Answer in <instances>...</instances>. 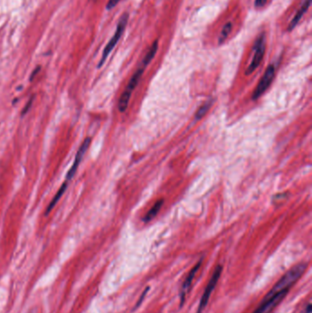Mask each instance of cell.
Masks as SVG:
<instances>
[{"instance_id": "cell-1", "label": "cell", "mask_w": 312, "mask_h": 313, "mask_svg": "<svg viewBox=\"0 0 312 313\" xmlns=\"http://www.w3.org/2000/svg\"><path fill=\"white\" fill-rule=\"evenodd\" d=\"M128 19H129V15H128L127 13H124V14L122 15L121 18L119 19L115 34L113 35L111 40L106 44V47H105L104 51H103V54H102L100 62H99V64H98V66H97L98 69H100L101 67L105 64L106 60L108 58V56L110 55V53L113 52V50L115 49L118 42L120 41V39H121L122 36H123V34H124V32H125V30H126V28H127Z\"/></svg>"}, {"instance_id": "cell-2", "label": "cell", "mask_w": 312, "mask_h": 313, "mask_svg": "<svg viewBox=\"0 0 312 313\" xmlns=\"http://www.w3.org/2000/svg\"><path fill=\"white\" fill-rule=\"evenodd\" d=\"M287 292L288 290L278 291L275 287H272V289L263 298L262 302L260 303L258 308L253 313H269L284 299Z\"/></svg>"}, {"instance_id": "cell-3", "label": "cell", "mask_w": 312, "mask_h": 313, "mask_svg": "<svg viewBox=\"0 0 312 313\" xmlns=\"http://www.w3.org/2000/svg\"><path fill=\"white\" fill-rule=\"evenodd\" d=\"M265 47H266V38L264 33H261L258 35L257 39L254 43V55L251 63L249 64L247 69L245 71V75H252L255 70L259 67L260 64L262 63L265 53Z\"/></svg>"}, {"instance_id": "cell-4", "label": "cell", "mask_w": 312, "mask_h": 313, "mask_svg": "<svg viewBox=\"0 0 312 313\" xmlns=\"http://www.w3.org/2000/svg\"><path fill=\"white\" fill-rule=\"evenodd\" d=\"M222 271V265H218L216 268H215V270L213 272V274H212V277H211V279H210V281H209L208 285H207L205 290H204L203 294H202V296H201V300H200V304H199V307L197 308V311H196V313L202 312V311H203V309H204L205 307H206L207 304L209 302L210 297H211V295H212V291L214 290V288L216 287L217 283L219 281V278H220V276H221Z\"/></svg>"}, {"instance_id": "cell-5", "label": "cell", "mask_w": 312, "mask_h": 313, "mask_svg": "<svg viewBox=\"0 0 312 313\" xmlns=\"http://www.w3.org/2000/svg\"><path fill=\"white\" fill-rule=\"evenodd\" d=\"M275 68L274 64H271L266 68L264 75L260 79L258 85L256 86L254 93H253V96H252L253 100H257L260 96H262L264 92L266 91V89L269 87L271 83L274 80V77H275Z\"/></svg>"}, {"instance_id": "cell-6", "label": "cell", "mask_w": 312, "mask_h": 313, "mask_svg": "<svg viewBox=\"0 0 312 313\" xmlns=\"http://www.w3.org/2000/svg\"><path fill=\"white\" fill-rule=\"evenodd\" d=\"M90 144L91 138H85V141L81 145V147H80L78 151H77V153H76L75 159H74V164H73L72 168H71L69 171H68V173H67V175H66V180H65V181L70 182V181H72L73 177L75 175V173H76V171H77V169H78V167H79L82 159H83L84 156H85V153H86L87 149H89Z\"/></svg>"}, {"instance_id": "cell-7", "label": "cell", "mask_w": 312, "mask_h": 313, "mask_svg": "<svg viewBox=\"0 0 312 313\" xmlns=\"http://www.w3.org/2000/svg\"><path fill=\"white\" fill-rule=\"evenodd\" d=\"M201 260L199 261V262H198V263H197V264H196V265H194L192 268H191V270L189 272L188 276L186 277L185 281L183 282V285H182V287H181V289H180V307H182V306H183V304L185 302L186 296H187L188 292H189L190 288H191L192 280H193V278L195 277L196 273L198 272V270H199V268H200V266H201Z\"/></svg>"}, {"instance_id": "cell-8", "label": "cell", "mask_w": 312, "mask_h": 313, "mask_svg": "<svg viewBox=\"0 0 312 313\" xmlns=\"http://www.w3.org/2000/svg\"><path fill=\"white\" fill-rule=\"evenodd\" d=\"M311 5V0H304L302 3L299 10L296 11L295 16L293 17V19L289 22L288 26H287V32H290L297 26V24L301 21L302 18L304 16V14L308 11L309 7Z\"/></svg>"}, {"instance_id": "cell-9", "label": "cell", "mask_w": 312, "mask_h": 313, "mask_svg": "<svg viewBox=\"0 0 312 313\" xmlns=\"http://www.w3.org/2000/svg\"><path fill=\"white\" fill-rule=\"evenodd\" d=\"M68 184H69V182L64 181V184L61 186L60 190L57 191L56 195L54 196V198L53 199V201L51 202L50 205H49L48 208H47V210H46V212H45V215H46V216L48 215L50 212H52V210H53V208L55 207V205L58 203L59 201H60V199L63 197L64 192H65V191H66V190H67V188H68Z\"/></svg>"}, {"instance_id": "cell-10", "label": "cell", "mask_w": 312, "mask_h": 313, "mask_svg": "<svg viewBox=\"0 0 312 313\" xmlns=\"http://www.w3.org/2000/svg\"><path fill=\"white\" fill-rule=\"evenodd\" d=\"M163 203H164V200H163V199H160L158 202H156V203L154 204L153 207L151 208V209L148 211V213L146 214V216L144 217V222H145V223H148L149 221L153 220L154 218L156 217L157 214L159 213L160 209H161L162 205H163Z\"/></svg>"}, {"instance_id": "cell-11", "label": "cell", "mask_w": 312, "mask_h": 313, "mask_svg": "<svg viewBox=\"0 0 312 313\" xmlns=\"http://www.w3.org/2000/svg\"><path fill=\"white\" fill-rule=\"evenodd\" d=\"M233 29V24L232 22H227L224 26L222 27V31L220 32V36L218 38V43L222 44L226 40L228 36L230 35V33L232 32Z\"/></svg>"}, {"instance_id": "cell-12", "label": "cell", "mask_w": 312, "mask_h": 313, "mask_svg": "<svg viewBox=\"0 0 312 313\" xmlns=\"http://www.w3.org/2000/svg\"><path fill=\"white\" fill-rule=\"evenodd\" d=\"M212 106V101H207L202 105V106L198 109V111L196 112L195 119L196 120H200L201 118L204 117L207 114V112L209 111V109L211 108Z\"/></svg>"}, {"instance_id": "cell-13", "label": "cell", "mask_w": 312, "mask_h": 313, "mask_svg": "<svg viewBox=\"0 0 312 313\" xmlns=\"http://www.w3.org/2000/svg\"><path fill=\"white\" fill-rule=\"evenodd\" d=\"M120 1H121V0H109V1L107 2V4H106V10H107V11H111L113 9H115Z\"/></svg>"}, {"instance_id": "cell-14", "label": "cell", "mask_w": 312, "mask_h": 313, "mask_svg": "<svg viewBox=\"0 0 312 313\" xmlns=\"http://www.w3.org/2000/svg\"><path fill=\"white\" fill-rule=\"evenodd\" d=\"M32 102H33V97H32V98H31V99L29 100V102L27 103L26 106H25V107H24V109L22 110V116H25L27 113H28V111L30 110V108L32 107Z\"/></svg>"}, {"instance_id": "cell-15", "label": "cell", "mask_w": 312, "mask_h": 313, "mask_svg": "<svg viewBox=\"0 0 312 313\" xmlns=\"http://www.w3.org/2000/svg\"><path fill=\"white\" fill-rule=\"evenodd\" d=\"M148 289H149V287H147L146 288V290L142 293V295H141V297H139V300H138V303L136 304V306H135V308H138L139 306H140V304L142 303L143 301L144 298L146 297V295H147V292H148Z\"/></svg>"}, {"instance_id": "cell-16", "label": "cell", "mask_w": 312, "mask_h": 313, "mask_svg": "<svg viewBox=\"0 0 312 313\" xmlns=\"http://www.w3.org/2000/svg\"><path fill=\"white\" fill-rule=\"evenodd\" d=\"M267 0H255L254 1V7L256 9H260V8H263L265 4H266Z\"/></svg>"}, {"instance_id": "cell-17", "label": "cell", "mask_w": 312, "mask_h": 313, "mask_svg": "<svg viewBox=\"0 0 312 313\" xmlns=\"http://www.w3.org/2000/svg\"><path fill=\"white\" fill-rule=\"evenodd\" d=\"M286 196H287V195L285 194V193H283V194H282V193L277 194V195H275V196L274 197V201H275V202H281V201L284 200Z\"/></svg>"}, {"instance_id": "cell-18", "label": "cell", "mask_w": 312, "mask_h": 313, "mask_svg": "<svg viewBox=\"0 0 312 313\" xmlns=\"http://www.w3.org/2000/svg\"><path fill=\"white\" fill-rule=\"evenodd\" d=\"M41 71V66H37L35 70L32 72V75H31V77H30V81H32V80L35 78V76L39 74V72Z\"/></svg>"}, {"instance_id": "cell-19", "label": "cell", "mask_w": 312, "mask_h": 313, "mask_svg": "<svg viewBox=\"0 0 312 313\" xmlns=\"http://www.w3.org/2000/svg\"><path fill=\"white\" fill-rule=\"evenodd\" d=\"M311 312V304L307 303V306L302 309L299 313H310Z\"/></svg>"}]
</instances>
